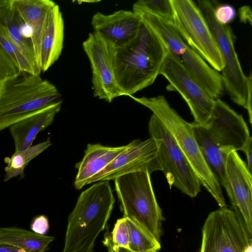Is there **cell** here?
Masks as SVG:
<instances>
[{
	"label": "cell",
	"mask_w": 252,
	"mask_h": 252,
	"mask_svg": "<svg viewBox=\"0 0 252 252\" xmlns=\"http://www.w3.org/2000/svg\"><path fill=\"white\" fill-rule=\"evenodd\" d=\"M214 15L219 24L227 25L235 19L236 12L232 6L228 4H222L215 6Z\"/></svg>",
	"instance_id": "obj_30"
},
{
	"label": "cell",
	"mask_w": 252,
	"mask_h": 252,
	"mask_svg": "<svg viewBox=\"0 0 252 252\" xmlns=\"http://www.w3.org/2000/svg\"><path fill=\"white\" fill-rule=\"evenodd\" d=\"M205 127L220 146L231 151L240 150L251 136L242 115L220 98L215 100Z\"/></svg>",
	"instance_id": "obj_15"
},
{
	"label": "cell",
	"mask_w": 252,
	"mask_h": 252,
	"mask_svg": "<svg viewBox=\"0 0 252 252\" xmlns=\"http://www.w3.org/2000/svg\"><path fill=\"white\" fill-rule=\"evenodd\" d=\"M136 12L209 95L214 99L219 98L224 91L221 74L184 40L171 22L148 12Z\"/></svg>",
	"instance_id": "obj_6"
},
{
	"label": "cell",
	"mask_w": 252,
	"mask_h": 252,
	"mask_svg": "<svg viewBox=\"0 0 252 252\" xmlns=\"http://www.w3.org/2000/svg\"><path fill=\"white\" fill-rule=\"evenodd\" d=\"M252 77L249 80L248 86V94L246 110L248 111L249 122L252 124Z\"/></svg>",
	"instance_id": "obj_35"
},
{
	"label": "cell",
	"mask_w": 252,
	"mask_h": 252,
	"mask_svg": "<svg viewBox=\"0 0 252 252\" xmlns=\"http://www.w3.org/2000/svg\"><path fill=\"white\" fill-rule=\"evenodd\" d=\"M82 47L90 61L94 96L111 102L122 96L115 76L116 47L96 32H90Z\"/></svg>",
	"instance_id": "obj_12"
},
{
	"label": "cell",
	"mask_w": 252,
	"mask_h": 252,
	"mask_svg": "<svg viewBox=\"0 0 252 252\" xmlns=\"http://www.w3.org/2000/svg\"><path fill=\"white\" fill-rule=\"evenodd\" d=\"M129 233L128 249L132 252H158L160 242L131 220L126 218Z\"/></svg>",
	"instance_id": "obj_24"
},
{
	"label": "cell",
	"mask_w": 252,
	"mask_h": 252,
	"mask_svg": "<svg viewBox=\"0 0 252 252\" xmlns=\"http://www.w3.org/2000/svg\"><path fill=\"white\" fill-rule=\"evenodd\" d=\"M148 171H137L116 178V191L124 217L136 223L160 242L165 219L157 200Z\"/></svg>",
	"instance_id": "obj_5"
},
{
	"label": "cell",
	"mask_w": 252,
	"mask_h": 252,
	"mask_svg": "<svg viewBox=\"0 0 252 252\" xmlns=\"http://www.w3.org/2000/svg\"><path fill=\"white\" fill-rule=\"evenodd\" d=\"M149 109L166 128L188 160L202 185L220 207L226 206L221 186L207 166L196 141L191 123L171 107L163 95L137 97L128 96Z\"/></svg>",
	"instance_id": "obj_3"
},
{
	"label": "cell",
	"mask_w": 252,
	"mask_h": 252,
	"mask_svg": "<svg viewBox=\"0 0 252 252\" xmlns=\"http://www.w3.org/2000/svg\"><path fill=\"white\" fill-rule=\"evenodd\" d=\"M61 100L36 110L12 125L9 128L16 152L32 146L38 133L52 124L61 108Z\"/></svg>",
	"instance_id": "obj_17"
},
{
	"label": "cell",
	"mask_w": 252,
	"mask_h": 252,
	"mask_svg": "<svg viewBox=\"0 0 252 252\" xmlns=\"http://www.w3.org/2000/svg\"><path fill=\"white\" fill-rule=\"evenodd\" d=\"M55 238L41 235L17 227L0 228V244H5L26 252H45Z\"/></svg>",
	"instance_id": "obj_23"
},
{
	"label": "cell",
	"mask_w": 252,
	"mask_h": 252,
	"mask_svg": "<svg viewBox=\"0 0 252 252\" xmlns=\"http://www.w3.org/2000/svg\"><path fill=\"white\" fill-rule=\"evenodd\" d=\"M156 141L158 160L171 189L172 186L191 198L200 191L201 184L188 160L166 128L154 114L148 125Z\"/></svg>",
	"instance_id": "obj_8"
},
{
	"label": "cell",
	"mask_w": 252,
	"mask_h": 252,
	"mask_svg": "<svg viewBox=\"0 0 252 252\" xmlns=\"http://www.w3.org/2000/svg\"><path fill=\"white\" fill-rule=\"evenodd\" d=\"M111 234L112 240L115 244L128 249L129 233L125 217L117 220Z\"/></svg>",
	"instance_id": "obj_29"
},
{
	"label": "cell",
	"mask_w": 252,
	"mask_h": 252,
	"mask_svg": "<svg viewBox=\"0 0 252 252\" xmlns=\"http://www.w3.org/2000/svg\"><path fill=\"white\" fill-rule=\"evenodd\" d=\"M159 74L169 83L167 89L179 93L187 103L194 119L191 123L192 126L206 127L215 99L209 95L180 61L169 51Z\"/></svg>",
	"instance_id": "obj_11"
},
{
	"label": "cell",
	"mask_w": 252,
	"mask_h": 252,
	"mask_svg": "<svg viewBox=\"0 0 252 252\" xmlns=\"http://www.w3.org/2000/svg\"><path fill=\"white\" fill-rule=\"evenodd\" d=\"M0 21L6 27L12 40L33 71L39 74L35 62L30 27L25 24L12 5Z\"/></svg>",
	"instance_id": "obj_22"
},
{
	"label": "cell",
	"mask_w": 252,
	"mask_h": 252,
	"mask_svg": "<svg viewBox=\"0 0 252 252\" xmlns=\"http://www.w3.org/2000/svg\"><path fill=\"white\" fill-rule=\"evenodd\" d=\"M11 6V0H0V19L10 9Z\"/></svg>",
	"instance_id": "obj_36"
},
{
	"label": "cell",
	"mask_w": 252,
	"mask_h": 252,
	"mask_svg": "<svg viewBox=\"0 0 252 252\" xmlns=\"http://www.w3.org/2000/svg\"><path fill=\"white\" fill-rule=\"evenodd\" d=\"M226 174L225 189L233 211L252 234V173L237 151H231L228 156Z\"/></svg>",
	"instance_id": "obj_14"
},
{
	"label": "cell",
	"mask_w": 252,
	"mask_h": 252,
	"mask_svg": "<svg viewBox=\"0 0 252 252\" xmlns=\"http://www.w3.org/2000/svg\"><path fill=\"white\" fill-rule=\"evenodd\" d=\"M130 144L120 147H108L100 144H88L81 161L76 164L78 172L74 182L77 189L87 185L88 181L107 166Z\"/></svg>",
	"instance_id": "obj_19"
},
{
	"label": "cell",
	"mask_w": 252,
	"mask_h": 252,
	"mask_svg": "<svg viewBox=\"0 0 252 252\" xmlns=\"http://www.w3.org/2000/svg\"><path fill=\"white\" fill-rule=\"evenodd\" d=\"M192 127L196 141L207 166L220 186L225 189L227 187V158L229 154L233 151L220 146L206 127Z\"/></svg>",
	"instance_id": "obj_21"
},
{
	"label": "cell",
	"mask_w": 252,
	"mask_h": 252,
	"mask_svg": "<svg viewBox=\"0 0 252 252\" xmlns=\"http://www.w3.org/2000/svg\"><path fill=\"white\" fill-rule=\"evenodd\" d=\"M252 234L232 209L211 212L202 228L199 252H252Z\"/></svg>",
	"instance_id": "obj_10"
},
{
	"label": "cell",
	"mask_w": 252,
	"mask_h": 252,
	"mask_svg": "<svg viewBox=\"0 0 252 252\" xmlns=\"http://www.w3.org/2000/svg\"><path fill=\"white\" fill-rule=\"evenodd\" d=\"M61 97L56 87L39 74L20 71L5 80L0 84V131Z\"/></svg>",
	"instance_id": "obj_4"
},
{
	"label": "cell",
	"mask_w": 252,
	"mask_h": 252,
	"mask_svg": "<svg viewBox=\"0 0 252 252\" xmlns=\"http://www.w3.org/2000/svg\"><path fill=\"white\" fill-rule=\"evenodd\" d=\"M49 228L48 218L44 215H40L34 218L31 224V229L32 231L41 235H44L48 231Z\"/></svg>",
	"instance_id": "obj_31"
},
{
	"label": "cell",
	"mask_w": 252,
	"mask_h": 252,
	"mask_svg": "<svg viewBox=\"0 0 252 252\" xmlns=\"http://www.w3.org/2000/svg\"><path fill=\"white\" fill-rule=\"evenodd\" d=\"M104 169L91 178L87 185L98 181L114 180L123 175L137 171L153 172L161 170L154 139L134 140Z\"/></svg>",
	"instance_id": "obj_13"
},
{
	"label": "cell",
	"mask_w": 252,
	"mask_h": 252,
	"mask_svg": "<svg viewBox=\"0 0 252 252\" xmlns=\"http://www.w3.org/2000/svg\"><path fill=\"white\" fill-rule=\"evenodd\" d=\"M252 137L251 136L246 144L240 149L245 154L247 158V166L249 172L252 173Z\"/></svg>",
	"instance_id": "obj_34"
},
{
	"label": "cell",
	"mask_w": 252,
	"mask_h": 252,
	"mask_svg": "<svg viewBox=\"0 0 252 252\" xmlns=\"http://www.w3.org/2000/svg\"><path fill=\"white\" fill-rule=\"evenodd\" d=\"M167 53L158 36L142 19L135 37L116 48L115 76L122 95H133L152 85Z\"/></svg>",
	"instance_id": "obj_1"
},
{
	"label": "cell",
	"mask_w": 252,
	"mask_h": 252,
	"mask_svg": "<svg viewBox=\"0 0 252 252\" xmlns=\"http://www.w3.org/2000/svg\"><path fill=\"white\" fill-rule=\"evenodd\" d=\"M0 252H26L25 251L12 246L0 244Z\"/></svg>",
	"instance_id": "obj_37"
},
{
	"label": "cell",
	"mask_w": 252,
	"mask_h": 252,
	"mask_svg": "<svg viewBox=\"0 0 252 252\" xmlns=\"http://www.w3.org/2000/svg\"><path fill=\"white\" fill-rule=\"evenodd\" d=\"M64 21L60 6L56 4L48 11L40 44L39 68L46 71L59 58L63 49Z\"/></svg>",
	"instance_id": "obj_18"
},
{
	"label": "cell",
	"mask_w": 252,
	"mask_h": 252,
	"mask_svg": "<svg viewBox=\"0 0 252 252\" xmlns=\"http://www.w3.org/2000/svg\"><path fill=\"white\" fill-rule=\"evenodd\" d=\"M238 12L240 21L244 24L248 23L252 25V13L251 7L248 5L242 6L239 8Z\"/></svg>",
	"instance_id": "obj_33"
},
{
	"label": "cell",
	"mask_w": 252,
	"mask_h": 252,
	"mask_svg": "<svg viewBox=\"0 0 252 252\" xmlns=\"http://www.w3.org/2000/svg\"><path fill=\"white\" fill-rule=\"evenodd\" d=\"M102 243L106 247L108 252H132L128 249L115 244L112 240L111 234L108 229L105 232Z\"/></svg>",
	"instance_id": "obj_32"
},
{
	"label": "cell",
	"mask_w": 252,
	"mask_h": 252,
	"mask_svg": "<svg viewBox=\"0 0 252 252\" xmlns=\"http://www.w3.org/2000/svg\"><path fill=\"white\" fill-rule=\"evenodd\" d=\"M216 5L214 0H197V6L211 30L223 60L224 66L221 76L224 88L233 102L246 109L252 74L250 72L249 76H246L243 72L235 49L231 29L216 21L214 15Z\"/></svg>",
	"instance_id": "obj_7"
},
{
	"label": "cell",
	"mask_w": 252,
	"mask_h": 252,
	"mask_svg": "<svg viewBox=\"0 0 252 252\" xmlns=\"http://www.w3.org/2000/svg\"><path fill=\"white\" fill-rule=\"evenodd\" d=\"M135 12L143 11L172 21L174 14L171 0H139L132 6Z\"/></svg>",
	"instance_id": "obj_26"
},
{
	"label": "cell",
	"mask_w": 252,
	"mask_h": 252,
	"mask_svg": "<svg viewBox=\"0 0 252 252\" xmlns=\"http://www.w3.org/2000/svg\"><path fill=\"white\" fill-rule=\"evenodd\" d=\"M56 4L50 0H11V5L32 30L31 39L36 68L39 74L41 34L47 13Z\"/></svg>",
	"instance_id": "obj_20"
},
{
	"label": "cell",
	"mask_w": 252,
	"mask_h": 252,
	"mask_svg": "<svg viewBox=\"0 0 252 252\" xmlns=\"http://www.w3.org/2000/svg\"><path fill=\"white\" fill-rule=\"evenodd\" d=\"M0 43L20 71L36 74L22 56L11 38L5 26L0 21Z\"/></svg>",
	"instance_id": "obj_27"
},
{
	"label": "cell",
	"mask_w": 252,
	"mask_h": 252,
	"mask_svg": "<svg viewBox=\"0 0 252 252\" xmlns=\"http://www.w3.org/2000/svg\"><path fill=\"white\" fill-rule=\"evenodd\" d=\"M20 71L0 43V84Z\"/></svg>",
	"instance_id": "obj_28"
},
{
	"label": "cell",
	"mask_w": 252,
	"mask_h": 252,
	"mask_svg": "<svg viewBox=\"0 0 252 252\" xmlns=\"http://www.w3.org/2000/svg\"><path fill=\"white\" fill-rule=\"evenodd\" d=\"M34 158V155L29 148L22 152L15 151L11 157L5 158L4 161L7 164L4 168L5 174L4 182L18 176L23 178L26 167Z\"/></svg>",
	"instance_id": "obj_25"
},
{
	"label": "cell",
	"mask_w": 252,
	"mask_h": 252,
	"mask_svg": "<svg viewBox=\"0 0 252 252\" xmlns=\"http://www.w3.org/2000/svg\"><path fill=\"white\" fill-rule=\"evenodd\" d=\"M115 201L108 181L83 191L68 216L62 252H94L95 241L106 226Z\"/></svg>",
	"instance_id": "obj_2"
},
{
	"label": "cell",
	"mask_w": 252,
	"mask_h": 252,
	"mask_svg": "<svg viewBox=\"0 0 252 252\" xmlns=\"http://www.w3.org/2000/svg\"><path fill=\"white\" fill-rule=\"evenodd\" d=\"M142 23L141 16L130 10H119L110 14L98 12L92 19L94 32L101 35L116 48L124 46L136 36Z\"/></svg>",
	"instance_id": "obj_16"
},
{
	"label": "cell",
	"mask_w": 252,
	"mask_h": 252,
	"mask_svg": "<svg viewBox=\"0 0 252 252\" xmlns=\"http://www.w3.org/2000/svg\"><path fill=\"white\" fill-rule=\"evenodd\" d=\"M171 23L184 40L218 72L224 64L211 30L197 5L191 0H171Z\"/></svg>",
	"instance_id": "obj_9"
}]
</instances>
